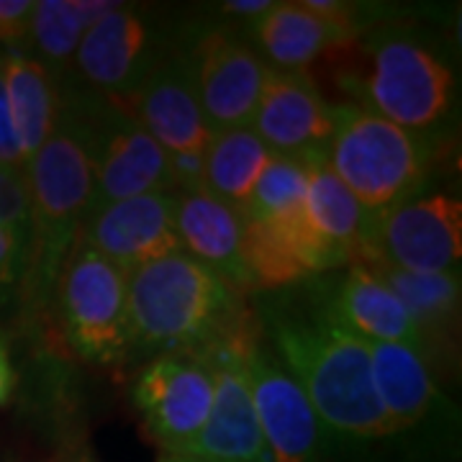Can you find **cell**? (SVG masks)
Segmentation results:
<instances>
[{"instance_id":"ffe728a7","label":"cell","mask_w":462,"mask_h":462,"mask_svg":"<svg viewBox=\"0 0 462 462\" xmlns=\"http://www.w3.org/2000/svg\"><path fill=\"white\" fill-rule=\"evenodd\" d=\"M306 162V216L327 242L349 257V264H365L370 257V234L375 214L367 211L355 193L331 170L327 147L298 154Z\"/></svg>"},{"instance_id":"f1b7e54d","label":"cell","mask_w":462,"mask_h":462,"mask_svg":"<svg viewBox=\"0 0 462 462\" xmlns=\"http://www.w3.org/2000/svg\"><path fill=\"white\" fill-rule=\"evenodd\" d=\"M0 224L29 226V188L26 175L0 167Z\"/></svg>"},{"instance_id":"4dcf8cb0","label":"cell","mask_w":462,"mask_h":462,"mask_svg":"<svg viewBox=\"0 0 462 462\" xmlns=\"http://www.w3.org/2000/svg\"><path fill=\"white\" fill-rule=\"evenodd\" d=\"M32 14L33 0H0V47L23 44Z\"/></svg>"},{"instance_id":"f546056e","label":"cell","mask_w":462,"mask_h":462,"mask_svg":"<svg viewBox=\"0 0 462 462\" xmlns=\"http://www.w3.org/2000/svg\"><path fill=\"white\" fill-rule=\"evenodd\" d=\"M172 190L178 193H206V152H175L167 154Z\"/></svg>"},{"instance_id":"7402d4cb","label":"cell","mask_w":462,"mask_h":462,"mask_svg":"<svg viewBox=\"0 0 462 462\" xmlns=\"http://www.w3.org/2000/svg\"><path fill=\"white\" fill-rule=\"evenodd\" d=\"M370 370L380 406L393 431L421 424L442 401L430 360L416 346L370 342Z\"/></svg>"},{"instance_id":"1f68e13d","label":"cell","mask_w":462,"mask_h":462,"mask_svg":"<svg viewBox=\"0 0 462 462\" xmlns=\"http://www.w3.org/2000/svg\"><path fill=\"white\" fill-rule=\"evenodd\" d=\"M0 167L18 172V175H26V167H29V160H26L23 149L18 144L16 129H14V121H11V114H8L3 85H0Z\"/></svg>"},{"instance_id":"4fadbf2b","label":"cell","mask_w":462,"mask_h":462,"mask_svg":"<svg viewBox=\"0 0 462 462\" xmlns=\"http://www.w3.org/2000/svg\"><path fill=\"white\" fill-rule=\"evenodd\" d=\"M200 108L211 134L249 126L273 67L226 29L203 33L190 51Z\"/></svg>"},{"instance_id":"e575fe53","label":"cell","mask_w":462,"mask_h":462,"mask_svg":"<svg viewBox=\"0 0 462 462\" xmlns=\"http://www.w3.org/2000/svg\"><path fill=\"white\" fill-rule=\"evenodd\" d=\"M157 462H200V460L190 457V455H172V452H165V455H162Z\"/></svg>"},{"instance_id":"5bb4252c","label":"cell","mask_w":462,"mask_h":462,"mask_svg":"<svg viewBox=\"0 0 462 462\" xmlns=\"http://www.w3.org/2000/svg\"><path fill=\"white\" fill-rule=\"evenodd\" d=\"M78 239L121 273H134L172 252H180L175 231V193H149L93 206Z\"/></svg>"},{"instance_id":"cb8c5ba5","label":"cell","mask_w":462,"mask_h":462,"mask_svg":"<svg viewBox=\"0 0 462 462\" xmlns=\"http://www.w3.org/2000/svg\"><path fill=\"white\" fill-rule=\"evenodd\" d=\"M116 5L108 0H39L33 3L29 33L18 47L62 85L72 78L85 32Z\"/></svg>"},{"instance_id":"52a82bcc","label":"cell","mask_w":462,"mask_h":462,"mask_svg":"<svg viewBox=\"0 0 462 462\" xmlns=\"http://www.w3.org/2000/svg\"><path fill=\"white\" fill-rule=\"evenodd\" d=\"M257 342H263V324L247 311L224 337L196 352L214 373V403L206 427L188 452L190 457L203 462H273L247 380V355Z\"/></svg>"},{"instance_id":"9a60e30c","label":"cell","mask_w":462,"mask_h":462,"mask_svg":"<svg viewBox=\"0 0 462 462\" xmlns=\"http://www.w3.org/2000/svg\"><path fill=\"white\" fill-rule=\"evenodd\" d=\"M118 106H124L167 154L206 152L214 139L200 108L190 54L160 60L142 88Z\"/></svg>"},{"instance_id":"8fae6325","label":"cell","mask_w":462,"mask_h":462,"mask_svg":"<svg viewBox=\"0 0 462 462\" xmlns=\"http://www.w3.org/2000/svg\"><path fill=\"white\" fill-rule=\"evenodd\" d=\"M157 62L154 26L147 14L118 3L85 32L72 78L80 80L90 96L121 103L142 88Z\"/></svg>"},{"instance_id":"ba28073f","label":"cell","mask_w":462,"mask_h":462,"mask_svg":"<svg viewBox=\"0 0 462 462\" xmlns=\"http://www.w3.org/2000/svg\"><path fill=\"white\" fill-rule=\"evenodd\" d=\"M85 121L90 132L93 162V206L114 200L175 193L170 178L167 152L147 129L116 100L90 96L80 90Z\"/></svg>"},{"instance_id":"d6986e66","label":"cell","mask_w":462,"mask_h":462,"mask_svg":"<svg viewBox=\"0 0 462 462\" xmlns=\"http://www.w3.org/2000/svg\"><path fill=\"white\" fill-rule=\"evenodd\" d=\"M363 267L396 293L421 339L430 365L431 357H449L460 327V273H406L385 263Z\"/></svg>"},{"instance_id":"44dd1931","label":"cell","mask_w":462,"mask_h":462,"mask_svg":"<svg viewBox=\"0 0 462 462\" xmlns=\"http://www.w3.org/2000/svg\"><path fill=\"white\" fill-rule=\"evenodd\" d=\"M357 32L355 23L334 21L311 11L306 3H273L252 23V36L273 69H303L334 47L346 44Z\"/></svg>"},{"instance_id":"4316f807","label":"cell","mask_w":462,"mask_h":462,"mask_svg":"<svg viewBox=\"0 0 462 462\" xmlns=\"http://www.w3.org/2000/svg\"><path fill=\"white\" fill-rule=\"evenodd\" d=\"M306 188L309 172L300 157L291 154H273L254 193L245 208V218L254 221H282L306 211Z\"/></svg>"},{"instance_id":"277c9868","label":"cell","mask_w":462,"mask_h":462,"mask_svg":"<svg viewBox=\"0 0 462 462\" xmlns=\"http://www.w3.org/2000/svg\"><path fill=\"white\" fill-rule=\"evenodd\" d=\"M331 116L329 165L367 211L380 214L421 190L431 162L424 134L401 129L357 103L334 106Z\"/></svg>"},{"instance_id":"e0dca14e","label":"cell","mask_w":462,"mask_h":462,"mask_svg":"<svg viewBox=\"0 0 462 462\" xmlns=\"http://www.w3.org/2000/svg\"><path fill=\"white\" fill-rule=\"evenodd\" d=\"M175 231L180 249L214 270L221 281L245 298L254 293V282L245 264V214L218 200L214 193H178Z\"/></svg>"},{"instance_id":"6da1fadb","label":"cell","mask_w":462,"mask_h":462,"mask_svg":"<svg viewBox=\"0 0 462 462\" xmlns=\"http://www.w3.org/2000/svg\"><path fill=\"white\" fill-rule=\"evenodd\" d=\"M306 293L303 303L273 298L257 319L321 427L360 442L396 434L373 385L370 342L331 314L314 285Z\"/></svg>"},{"instance_id":"9c48e42d","label":"cell","mask_w":462,"mask_h":462,"mask_svg":"<svg viewBox=\"0 0 462 462\" xmlns=\"http://www.w3.org/2000/svg\"><path fill=\"white\" fill-rule=\"evenodd\" d=\"M462 260V203L445 193L396 203L375 214L367 263L406 273H457Z\"/></svg>"},{"instance_id":"83f0119b","label":"cell","mask_w":462,"mask_h":462,"mask_svg":"<svg viewBox=\"0 0 462 462\" xmlns=\"http://www.w3.org/2000/svg\"><path fill=\"white\" fill-rule=\"evenodd\" d=\"M29 263V226L0 224V311L18 303Z\"/></svg>"},{"instance_id":"7c38bea8","label":"cell","mask_w":462,"mask_h":462,"mask_svg":"<svg viewBox=\"0 0 462 462\" xmlns=\"http://www.w3.org/2000/svg\"><path fill=\"white\" fill-rule=\"evenodd\" d=\"M252 403L273 462H324V427L288 367L264 349H249Z\"/></svg>"},{"instance_id":"5b68a950","label":"cell","mask_w":462,"mask_h":462,"mask_svg":"<svg viewBox=\"0 0 462 462\" xmlns=\"http://www.w3.org/2000/svg\"><path fill=\"white\" fill-rule=\"evenodd\" d=\"M62 331L72 352L98 367H118L132 355L129 331V275L100 257L83 239L67 257L57 282Z\"/></svg>"},{"instance_id":"ac0fdd59","label":"cell","mask_w":462,"mask_h":462,"mask_svg":"<svg viewBox=\"0 0 462 462\" xmlns=\"http://www.w3.org/2000/svg\"><path fill=\"white\" fill-rule=\"evenodd\" d=\"M314 288L331 314L365 342H398L424 355L421 339L396 293L367 267L349 264L339 278L316 281Z\"/></svg>"},{"instance_id":"3957f363","label":"cell","mask_w":462,"mask_h":462,"mask_svg":"<svg viewBox=\"0 0 462 462\" xmlns=\"http://www.w3.org/2000/svg\"><path fill=\"white\" fill-rule=\"evenodd\" d=\"M247 314L245 298L185 252L129 273L132 352H200Z\"/></svg>"},{"instance_id":"836d02e7","label":"cell","mask_w":462,"mask_h":462,"mask_svg":"<svg viewBox=\"0 0 462 462\" xmlns=\"http://www.w3.org/2000/svg\"><path fill=\"white\" fill-rule=\"evenodd\" d=\"M273 8V0H229L221 5V11L226 16H245V18H257L264 16L267 11Z\"/></svg>"},{"instance_id":"30bf717a","label":"cell","mask_w":462,"mask_h":462,"mask_svg":"<svg viewBox=\"0 0 462 462\" xmlns=\"http://www.w3.org/2000/svg\"><path fill=\"white\" fill-rule=\"evenodd\" d=\"M214 373L190 352L160 355L134 385V406L147 431L172 455H188L208 421Z\"/></svg>"},{"instance_id":"8d00e7d4","label":"cell","mask_w":462,"mask_h":462,"mask_svg":"<svg viewBox=\"0 0 462 462\" xmlns=\"http://www.w3.org/2000/svg\"><path fill=\"white\" fill-rule=\"evenodd\" d=\"M200 462H203V460H200Z\"/></svg>"},{"instance_id":"7a4b0ae2","label":"cell","mask_w":462,"mask_h":462,"mask_svg":"<svg viewBox=\"0 0 462 462\" xmlns=\"http://www.w3.org/2000/svg\"><path fill=\"white\" fill-rule=\"evenodd\" d=\"M26 188L29 263L16 306L26 321H39L51 309L57 282L93 200L90 132L80 90L62 93L54 132L29 160Z\"/></svg>"},{"instance_id":"484cf974","label":"cell","mask_w":462,"mask_h":462,"mask_svg":"<svg viewBox=\"0 0 462 462\" xmlns=\"http://www.w3.org/2000/svg\"><path fill=\"white\" fill-rule=\"evenodd\" d=\"M242 254L249 278L254 282V293L282 291L311 278L278 224L245 218Z\"/></svg>"},{"instance_id":"603a6c76","label":"cell","mask_w":462,"mask_h":462,"mask_svg":"<svg viewBox=\"0 0 462 462\" xmlns=\"http://www.w3.org/2000/svg\"><path fill=\"white\" fill-rule=\"evenodd\" d=\"M0 85L5 93L18 144L26 160H32L54 132L62 106V85L21 47H5Z\"/></svg>"},{"instance_id":"d590c367","label":"cell","mask_w":462,"mask_h":462,"mask_svg":"<svg viewBox=\"0 0 462 462\" xmlns=\"http://www.w3.org/2000/svg\"><path fill=\"white\" fill-rule=\"evenodd\" d=\"M3 54H5V47H0V67H3Z\"/></svg>"},{"instance_id":"d4e9b609","label":"cell","mask_w":462,"mask_h":462,"mask_svg":"<svg viewBox=\"0 0 462 462\" xmlns=\"http://www.w3.org/2000/svg\"><path fill=\"white\" fill-rule=\"evenodd\" d=\"M273 154L275 152L252 132V126L214 134L211 144L206 147L208 193H214L216 199L245 214L254 193V185L267 162L273 160Z\"/></svg>"},{"instance_id":"8992f818","label":"cell","mask_w":462,"mask_h":462,"mask_svg":"<svg viewBox=\"0 0 462 462\" xmlns=\"http://www.w3.org/2000/svg\"><path fill=\"white\" fill-rule=\"evenodd\" d=\"M455 100V75L439 54L406 33H380L370 44L363 106L401 129H437Z\"/></svg>"},{"instance_id":"d6a6232c","label":"cell","mask_w":462,"mask_h":462,"mask_svg":"<svg viewBox=\"0 0 462 462\" xmlns=\"http://www.w3.org/2000/svg\"><path fill=\"white\" fill-rule=\"evenodd\" d=\"M18 385V373L14 367V360H11V352H8V345L0 334V409L14 398V391Z\"/></svg>"},{"instance_id":"2e32d148","label":"cell","mask_w":462,"mask_h":462,"mask_svg":"<svg viewBox=\"0 0 462 462\" xmlns=\"http://www.w3.org/2000/svg\"><path fill=\"white\" fill-rule=\"evenodd\" d=\"M249 126L275 154L298 157L329 144L334 116L303 69H270Z\"/></svg>"}]
</instances>
